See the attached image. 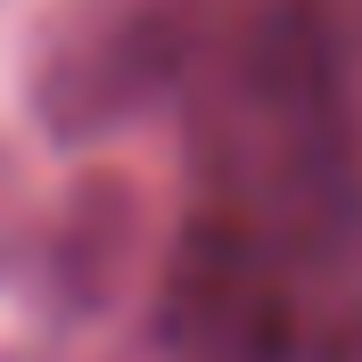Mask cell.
<instances>
[{"label": "cell", "instance_id": "cell-1", "mask_svg": "<svg viewBox=\"0 0 362 362\" xmlns=\"http://www.w3.org/2000/svg\"><path fill=\"white\" fill-rule=\"evenodd\" d=\"M165 362H362V0H189Z\"/></svg>", "mask_w": 362, "mask_h": 362}, {"label": "cell", "instance_id": "cell-2", "mask_svg": "<svg viewBox=\"0 0 362 362\" xmlns=\"http://www.w3.org/2000/svg\"><path fill=\"white\" fill-rule=\"evenodd\" d=\"M189 8L181 0H58L25 58V99L58 148L132 132L181 90Z\"/></svg>", "mask_w": 362, "mask_h": 362}, {"label": "cell", "instance_id": "cell-3", "mask_svg": "<svg viewBox=\"0 0 362 362\" xmlns=\"http://www.w3.org/2000/svg\"><path fill=\"white\" fill-rule=\"evenodd\" d=\"M33 247H42V214H33V189H25L17 157L0 148V280L17 264H33Z\"/></svg>", "mask_w": 362, "mask_h": 362}]
</instances>
